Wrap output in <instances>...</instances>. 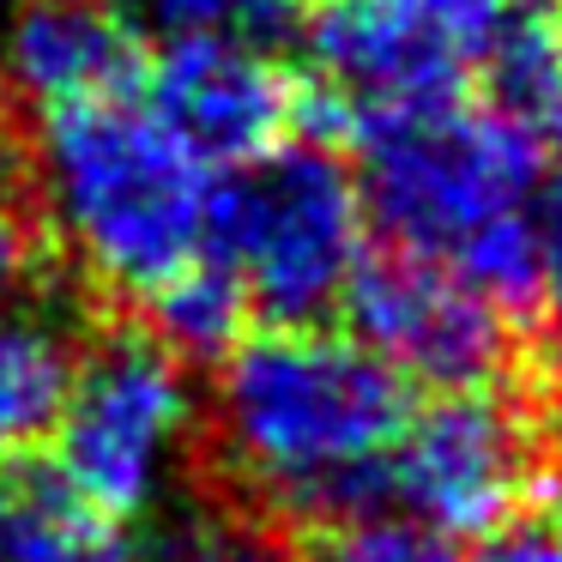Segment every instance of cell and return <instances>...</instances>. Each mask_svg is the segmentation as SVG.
Segmentation results:
<instances>
[{"mask_svg":"<svg viewBox=\"0 0 562 562\" xmlns=\"http://www.w3.org/2000/svg\"><path fill=\"white\" fill-rule=\"evenodd\" d=\"M67 375H74V339L61 321L31 303L0 308V465L55 429Z\"/></svg>","mask_w":562,"mask_h":562,"instance_id":"7c38bea8","label":"cell"},{"mask_svg":"<svg viewBox=\"0 0 562 562\" xmlns=\"http://www.w3.org/2000/svg\"><path fill=\"white\" fill-rule=\"evenodd\" d=\"M345 303H351V339L369 345L405 387L412 381L436 393L477 387V381H496L514 351L508 315L477 284L405 248L363 260Z\"/></svg>","mask_w":562,"mask_h":562,"instance_id":"ba28073f","label":"cell"},{"mask_svg":"<svg viewBox=\"0 0 562 562\" xmlns=\"http://www.w3.org/2000/svg\"><path fill=\"white\" fill-rule=\"evenodd\" d=\"M146 103L206 170L272 151L303 115L291 74L255 43H164Z\"/></svg>","mask_w":562,"mask_h":562,"instance_id":"9c48e42d","label":"cell"},{"mask_svg":"<svg viewBox=\"0 0 562 562\" xmlns=\"http://www.w3.org/2000/svg\"><path fill=\"white\" fill-rule=\"evenodd\" d=\"M134 49L139 37L115 0H19L0 25V79L43 115L127 91Z\"/></svg>","mask_w":562,"mask_h":562,"instance_id":"30bf717a","label":"cell"},{"mask_svg":"<svg viewBox=\"0 0 562 562\" xmlns=\"http://www.w3.org/2000/svg\"><path fill=\"white\" fill-rule=\"evenodd\" d=\"M477 79L490 91V115L538 164H562V19L514 7Z\"/></svg>","mask_w":562,"mask_h":562,"instance_id":"8fae6325","label":"cell"},{"mask_svg":"<svg viewBox=\"0 0 562 562\" xmlns=\"http://www.w3.org/2000/svg\"><path fill=\"white\" fill-rule=\"evenodd\" d=\"M363 188L369 224L393 248L453 267L502 315H538V164L490 110L424 103V110L363 115Z\"/></svg>","mask_w":562,"mask_h":562,"instance_id":"7a4b0ae2","label":"cell"},{"mask_svg":"<svg viewBox=\"0 0 562 562\" xmlns=\"http://www.w3.org/2000/svg\"><path fill=\"white\" fill-rule=\"evenodd\" d=\"M200 255L236 284L248 315L308 327L345 303L369 260V206L357 170L321 139H279L212 182Z\"/></svg>","mask_w":562,"mask_h":562,"instance_id":"277c9868","label":"cell"},{"mask_svg":"<svg viewBox=\"0 0 562 562\" xmlns=\"http://www.w3.org/2000/svg\"><path fill=\"white\" fill-rule=\"evenodd\" d=\"M31 272H37V248H31L25 224L0 206V308L25 303V296H31Z\"/></svg>","mask_w":562,"mask_h":562,"instance_id":"ffe728a7","label":"cell"},{"mask_svg":"<svg viewBox=\"0 0 562 562\" xmlns=\"http://www.w3.org/2000/svg\"><path fill=\"white\" fill-rule=\"evenodd\" d=\"M538 315H557L562 321V164H550L544 182H538Z\"/></svg>","mask_w":562,"mask_h":562,"instance_id":"ac0fdd59","label":"cell"},{"mask_svg":"<svg viewBox=\"0 0 562 562\" xmlns=\"http://www.w3.org/2000/svg\"><path fill=\"white\" fill-rule=\"evenodd\" d=\"M472 562H562V514L496 526V532H484V550Z\"/></svg>","mask_w":562,"mask_h":562,"instance_id":"d6986e66","label":"cell"},{"mask_svg":"<svg viewBox=\"0 0 562 562\" xmlns=\"http://www.w3.org/2000/svg\"><path fill=\"white\" fill-rule=\"evenodd\" d=\"M514 0H321L308 55L345 115L453 103L496 49Z\"/></svg>","mask_w":562,"mask_h":562,"instance_id":"8992f818","label":"cell"},{"mask_svg":"<svg viewBox=\"0 0 562 562\" xmlns=\"http://www.w3.org/2000/svg\"><path fill=\"white\" fill-rule=\"evenodd\" d=\"M151 303V321H158V339L170 345L176 357H224L236 339H243V296L236 284L212 267L206 255L194 267H182Z\"/></svg>","mask_w":562,"mask_h":562,"instance_id":"9a60e30c","label":"cell"},{"mask_svg":"<svg viewBox=\"0 0 562 562\" xmlns=\"http://www.w3.org/2000/svg\"><path fill=\"white\" fill-rule=\"evenodd\" d=\"M139 562H284L255 520L224 508H188L158 532Z\"/></svg>","mask_w":562,"mask_h":562,"instance_id":"e0dca14e","label":"cell"},{"mask_svg":"<svg viewBox=\"0 0 562 562\" xmlns=\"http://www.w3.org/2000/svg\"><path fill=\"white\" fill-rule=\"evenodd\" d=\"M134 37L158 43H255L291 31L296 0H115Z\"/></svg>","mask_w":562,"mask_h":562,"instance_id":"5bb4252c","label":"cell"},{"mask_svg":"<svg viewBox=\"0 0 562 562\" xmlns=\"http://www.w3.org/2000/svg\"><path fill=\"white\" fill-rule=\"evenodd\" d=\"M557 19H562V0H557Z\"/></svg>","mask_w":562,"mask_h":562,"instance_id":"44dd1931","label":"cell"},{"mask_svg":"<svg viewBox=\"0 0 562 562\" xmlns=\"http://www.w3.org/2000/svg\"><path fill=\"white\" fill-rule=\"evenodd\" d=\"M0 562H139V550L55 477L0 472Z\"/></svg>","mask_w":562,"mask_h":562,"instance_id":"4fadbf2b","label":"cell"},{"mask_svg":"<svg viewBox=\"0 0 562 562\" xmlns=\"http://www.w3.org/2000/svg\"><path fill=\"white\" fill-rule=\"evenodd\" d=\"M544 472V429L514 393L496 381L448 387L405 412V429L393 441L387 490L405 502V514L436 526L441 538H484L514 520Z\"/></svg>","mask_w":562,"mask_h":562,"instance_id":"52a82bcc","label":"cell"},{"mask_svg":"<svg viewBox=\"0 0 562 562\" xmlns=\"http://www.w3.org/2000/svg\"><path fill=\"white\" fill-rule=\"evenodd\" d=\"M296 562H460V557H453V538H441L436 526L412 520V514H387L375 502V508L321 520Z\"/></svg>","mask_w":562,"mask_h":562,"instance_id":"2e32d148","label":"cell"},{"mask_svg":"<svg viewBox=\"0 0 562 562\" xmlns=\"http://www.w3.org/2000/svg\"><path fill=\"white\" fill-rule=\"evenodd\" d=\"M405 381L351 333H243L212 381V453L248 502L284 520H339L387 496Z\"/></svg>","mask_w":562,"mask_h":562,"instance_id":"6da1fadb","label":"cell"},{"mask_svg":"<svg viewBox=\"0 0 562 562\" xmlns=\"http://www.w3.org/2000/svg\"><path fill=\"white\" fill-rule=\"evenodd\" d=\"M31 188L55 243L98 291L146 303L206 248L212 170L134 91L43 110Z\"/></svg>","mask_w":562,"mask_h":562,"instance_id":"3957f363","label":"cell"},{"mask_svg":"<svg viewBox=\"0 0 562 562\" xmlns=\"http://www.w3.org/2000/svg\"><path fill=\"white\" fill-rule=\"evenodd\" d=\"M194 417V381L158 333H103L55 412V484L98 520H139L176 490Z\"/></svg>","mask_w":562,"mask_h":562,"instance_id":"5b68a950","label":"cell"}]
</instances>
